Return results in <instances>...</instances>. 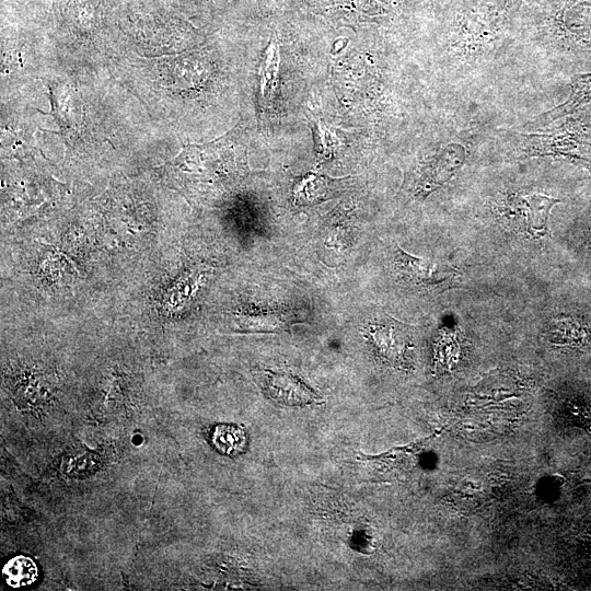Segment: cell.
Returning a JSON list of instances; mask_svg holds the SVG:
<instances>
[{"label":"cell","instance_id":"obj_3","mask_svg":"<svg viewBox=\"0 0 591 591\" xmlns=\"http://www.w3.org/2000/svg\"><path fill=\"white\" fill-rule=\"evenodd\" d=\"M465 159L464 148L451 143L440 154L431 158L419 167L416 193L426 197L444 185L462 166Z\"/></svg>","mask_w":591,"mask_h":591},{"label":"cell","instance_id":"obj_5","mask_svg":"<svg viewBox=\"0 0 591 591\" xmlns=\"http://www.w3.org/2000/svg\"><path fill=\"white\" fill-rule=\"evenodd\" d=\"M520 202L519 207L524 221V230L531 235H546L551 209L555 204L559 202V199L534 194L523 196Z\"/></svg>","mask_w":591,"mask_h":591},{"label":"cell","instance_id":"obj_1","mask_svg":"<svg viewBox=\"0 0 591 591\" xmlns=\"http://www.w3.org/2000/svg\"><path fill=\"white\" fill-rule=\"evenodd\" d=\"M394 268L407 283L418 287H438L453 282L460 275L450 266L416 257L396 246Z\"/></svg>","mask_w":591,"mask_h":591},{"label":"cell","instance_id":"obj_7","mask_svg":"<svg viewBox=\"0 0 591 591\" xmlns=\"http://www.w3.org/2000/svg\"><path fill=\"white\" fill-rule=\"evenodd\" d=\"M3 576L10 587L21 588L33 584L37 579L38 570L31 558L16 556L5 564Z\"/></svg>","mask_w":591,"mask_h":591},{"label":"cell","instance_id":"obj_2","mask_svg":"<svg viewBox=\"0 0 591 591\" xmlns=\"http://www.w3.org/2000/svg\"><path fill=\"white\" fill-rule=\"evenodd\" d=\"M258 379L267 396L279 404L304 406L321 402V396L311 386L289 372L263 370L258 372Z\"/></svg>","mask_w":591,"mask_h":591},{"label":"cell","instance_id":"obj_8","mask_svg":"<svg viewBox=\"0 0 591 591\" xmlns=\"http://www.w3.org/2000/svg\"><path fill=\"white\" fill-rule=\"evenodd\" d=\"M320 138V153L322 157L329 158L335 151L338 140L335 135L323 124H317Z\"/></svg>","mask_w":591,"mask_h":591},{"label":"cell","instance_id":"obj_6","mask_svg":"<svg viewBox=\"0 0 591 591\" xmlns=\"http://www.w3.org/2000/svg\"><path fill=\"white\" fill-rule=\"evenodd\" d=\"M215 448L227 455H236L244 451L247 439L244 429L236 425H219L212 433Z\"/></svg>","mask_w":591,"mask_h":591},{"label":"cell","instance_id":"obj_4","mask_svg":"<svg viewBox=\"0 0 591 591\" xmlns=\"http://www.w3.org/2000/svg\"><path fill=\"white\" fill-rule=\"evenodd\" d=\"M279 91V48L271 40L259 70V104L262 111L275 106Z\"/></svg>","mask_w":591,"mask_h":591}]
</instances>
